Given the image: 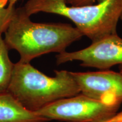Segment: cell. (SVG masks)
Listing matches in <instances>:
<instances>
[{
  "mask_svg": "<svg viewBox=\"0 0 122 122\" xmlns=\"http://www.w3.org/2000/svg\"><path fill=\"white\" fill-rule=\"evenodd\" d=\"M23 7L15 8L4 41L9 50L20 55L19 62L30 63L50 53H61L83 35L75 27L64 23H39L31 21Z\"/></svg>",
  "mask_w": 122,
  "mask_h": 122,
  "instance_id": "1",
  "label": "cell"
},
{
  "mask_svg": "<svg viewBox=\"0 0 122 122\" xmlns=\"http://www.w3.org/2000/svg\"><path fill=\"white\" fill-rule=\"evenodd\" d=\"M18 1V0H3V1L5 4L7 3V6L11 7H15V5Z\"/></svg>",
  "mask_w": 122,
  "mask_h": 122,
  "instance_id": "11",
  "label": "cell"
},
{
  "mask_svg": "<svg viewBox=\"0 0 122 122\" xmlns=\"http://www.w3.org/2000/svg\"><path fill=\"white\" fill-rule=\"evenodd\" d=\"M37 112L24 107L11 94H0V122H48Z\"/></svg>",
  "mask_w": 122,
  "mask_h": 122,
  "instance_id": "7",
  "label": "cell"
},
{
  "mask_svg": "<svg viewBox=\"0 0 122 122\" xmlns=\"http://www.w3.org/2000/svg\"><path fill=\"white\" fill-rule=\"evenodd\" d=\"M9 50L2 35H0V94L7 92L14 67V63L9 56Z\"/></svg>",
  "mask_w": 122,
  "mask_h": 122,
  "instance_id": "8",
  "label": "cell"
},
{
  "mask_svg": "<svg viewBox=\"0 0 122 122\" xmlns=\"http://www.w3.org/2000/svg\"><path fill=\"white\" fill-rule=\"evenodd\" d=\"M98 0H65L66 2L70 6H84L94 4Z\"/></svg>",
  "mask_w": 122,
  "mask_h": 122,
  "instance_id": "10",
  "label": "cell"
},
{
  "mask_svg": "<svg viewBox=\"0 0 122 122\" xmlns=\"http://www.w3.org/2000/svg\"><path fill=\"white\" fill-rule=\"evenodd\" d=\"M119 70L120 74H122V65H119Z\"/></svg>",
  "mask_w": 122,
  "mask_h": 122,
  "instance_id": "12",
  "label": "cell"
},
{
  "mask_svg": "<svg viewBox=\"0 0 122 122\" xmlns=\"http://www.w3.org/2000/svg\"><path fill=\"white\" fill-rule=\"evenodd\" d=\"M96 4L68 6L65 0H28L23 7L29 16L40 12L71 20L83 36L95 42L117 33L122 13V0H98Z\"/></svg>",
  "mask_w": 122,
  "mask_h": 122,
  "instance_id": "3",
  "label": "cell"
},
{
  "mask_svg": "<svg viewBox=\"0 0 122 122\" xmlns=\"http://www.w3.org/2000/svg\"><path fill=\"white\" fill-rule=\"evenodd\" d=\"M80 93L110 105L122 103V74L115 71L71 72Z\"/></svg>",
  "mask_w": 122,
  "mask_h": 122,
  "instance_id": "6",
  "label": "cell"
},
{
  "mask_svg": "<svg viewBox=\"0 0 122 122\" xmlns=\"http://www.w3.org/2000/svg\"><path fill=\"white\" fill-rule=\"evenodd\" d=\"M15 7L6 6L2 0H0V35L5 33L8 27Z\"/></svg>",
  "mask_w": 122,
  "mask_h": 122,
  "instance_id": "9",
  "label": "cell"
},
{
  "mask_svg": "<svg viewBox=\"0 0 122 122\" xmlns=\"http://www.w3.org/2000/svg\"><path fill=\"white\" fill-rule=\"evenodd\" d=\"M24 107L36 112L62 99L80 93L70 71L56 70L50 77L30 63H14L13 75L7 91Z\"/></svg>",
  "mask_w": 122,
  "mask_h": 122,
  "instance_id": "2",
  "label": "cell"
},
{
  "mask_svg": "<svg viewBox=\"0 0 122 122\" xmlns=\"http://www.w3.org/2000/svg\"><path fill=\"white\" fill-rule=\"evenodd\" d=\"M120 19L122 20V15H121V16H120Z\"/></svg>",
  "mask_w": 122,
  "mask_h": 122,
  "instance_id": "13",
  "label": "cell"
},
{
  "mask_svg": "<svg viewBox=\"0 0 122 122\" xmlns=\"http://www.w3.org/2000/svg\"><path fill=\"white\" fill-rule=\"evenodd\" d=\"M120 106L103 103L80 93L54 102L36 112L50 121L108 122L116 115Z\"/></svg>",
  "mask_w": 122,
  "mask_h": 122,
  "instance_id": "4",
  "label": "cell"
},
{
  "mask_svg": "<svg viewBox=\"0 0 122 122\" xmlns=\"http://www.w3.org/2000/svg\"><path fill=\"white\" fill-rule=\"evenodd\" d=\"M56 63L62 65L78 61L81 66L107 70L122 65V38L117 33L93 42L87 48L78 51L58 53Z\"/></svg>",
  "mask_w": 122,
  "mask_h": 122,
  "instance_id": "5",
  "label": "cell"
}]
</instances>
